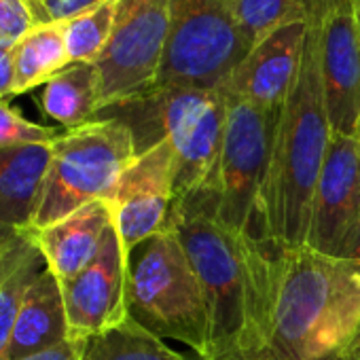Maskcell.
Instances as JSON below:
<instances>
[{
    "label": "cell",
    "instance_id": "obj_24",
    "mask_svg": "<svg viewBox=\"0 0 360 360\" xmlns=\"http://www.w3.org/2000/svg\"><path fill=\"white\" fill-rule=\"evenodd\" d=\"M62 131L64 129L28 121L5 100H0V148L18 144H47L53 142Z\"/></svg>",
    "mask_w": 360,
    "mask_h": 360
},
{
    "label": "cell",
    "instance_id": "obj_18",
    "mask_svg": "<svg viewBox=\"0 0 360 360\" xmlns=\"http://www.w3.org/2000/svg\"><path fill=\"white\" fill-rule=\"evenodd\" d=\"M45 267L37 229L9 236L0 248V360H7L24 295Z\"/></svg>",
    "mask_w": 360,
    "mask_h": 360
},
{
    "label": "cell",
    "instance_id": "obj_33",
    "mask_svg": "<svg viewBox=\"0 0 360 360\" xmlns=\"http://www.w3.org/2000/svg\"><path fill=\"white\" fill-rule=\"evenodd\" d=\"M13 236V233H11ZM9 236H5V233H0V248H3V244H5V240H7Z\"/></svg>",
    "mask_w": 360,
    "mask_h": 360
},
{
    "label": "cell",
    "instance_id": "obj_31",
    "mask_svg": "<svg viewBox=\"0 0 360 360\" xmlns=\"http://www.w3.org/2000/svg\"><path fill=\"white\" fill-rule=\"evenodd\" d=\"M352 7H354V18H356L358 30H360V0H352Z\"/></svg>",
    "mask_w": 360,
    "mask_h": 360
},
{
    "label": "cell",
    "instance_id": "obj_10",
    "mask_svg": "<svg viewBox=\"0 0 360 360\" xmlns=\"http://www.w3.org/2000/svg\"><path fill=\"white\" fill-rule=\"evenodd\" d=\"M106 202L127 255L146 238L167 229L176 204V155L172 144L163 140L140 153L121 174Z\"/></svg>",
    "mask_w": 360,
    "mask_h": 360
},
{
    "label": "cell",
    "instance_id": "obj_35",
    "mask_svg": "<svg viewBox=\"0 0 360 360\" xmlns=\"http://www.w3.org/2000/svg\"><path fill=\"white\" fill-rule=\"evenodd\" d=\"M358 280H360V271H358Z\"/></svg>",
    "mask_w": 360,
    "mask_h": 360
},
{
    "label": "cell",
    "instance_id": "obj_15",
    "mask_svg": "<svg viewBox=\"0 0 360 360\" xmlns=\"http://www.w3.org/2000/svg\"><path fill=\"white\" fill-rule=\"evenodd\" d=\"M51 144L0 148V233L34 229L53 155Z\"/></svg>",
    "mask_w": 360,
    "mask_h": 360
},
{
    "label": "cell",
    "instance_id": "obj_28",
    "mask_svg": "<svg viewBox=\"0 0 360 360\" xmlns=\"http://www.w3.org/2000/svg\"><path fill=\"white\" fill-rule=\"evenodd\" d=\"M337 259L360 265V210H358V217L352 223V227H349V231H347V236H345V240H343V244L339 248Z\"/></svg>",
    "mask_w": 360,
    "mask_h": 360
},
{
    "label": "cell",
    "instance_id": "obj_25",
    "mask_svg": "<svg viewBox=\"0 0 360 360\" xmlns=\"http://www.w3.org/2000/svg\"><path fill=\"white\" fill-rule=\"evenodd\" d=\"M34 26L26 0H0V47L13 49Z\"/></svg>",
    "mask_w": 360,
    "mask_h": 360
},
{
    "label": "cell",
    "instance_id": "obj_21",
    "mask_svg": "<svg viewBox=\"0 0 360 360\" xmlns=\"http://www.w3.org/2000/svg\"><path fill=\"white\" fill-rule=\"evenodd\" d=\"M81 360H189L167 347L161 337L127 316L112 328L91 337Z\"/></svg>",
    "mask_w": 360,
    "mask_h": 360
},
{
    "label": "cell",
    "instance_id": "obj_26",
    "mask_svg": "<svg viewBox=\"0 0 360 360\" xmlns=\"http://www.w3.org/2000/svg\"><path fill=\"white\" fill-rule=\"evenodd\" d=\"M98 3H104V0H26L34 24L64 22Z\"/></svg>",
    "mask_w": 360,
    "mask_h": 360
},
{
    "label": "cell",
    "instance_id": "obj_5",
    "mask_svg": "<svg viewBox=\"0 0 360 360\" xmlns=\"http://www.w3.org/2000/svg\"><path fill=\"white\" fill-rule=\"evenodd\" d=\"M127 309L157 337L187 343L200 360L208 356L210 316L202 282L174 227L127 255Z\"/></svg>",
    "mask_w": 360,
    "mask_h": 360
},
{
    "label": "cell",
    "instance_id": "obj_23",
    "mask_svg": "<svg viewBox=\"0 0 360 360\" xmlns=\"http://www.w3.org/2000/svg\"><path fill=\"white\" fill-rule=\"evenodd\" d=\"M231 3L250 45L280 26L307 22L318 7V0H231Z\"/></svg>",
    "mask_w": 360,
    "mask_h": 360
},
{
    "label": "cell",
    "instance_id": "obj_22",
    "mask_svg": "<svg viewBox=\"0 0 360 360\" xmlns=\"http://www.w3.org/2000/svg\"><path fill=\"white\" fill-rule=\"evenodd\" d=\"M121 0H104L68 20H64V37L70 56V64L77 62H96L104 51L117 15Z\"/></svg>",
    "mask_w": 360,
    "mask_h": 360
},
{
    "label": "cell",
    "instance_id": "obj_3",
    "mask_svg": "<svg viewBox=\"0 0 360 360\" xmlns=\"http://www.w3.org/2000/svg\"><path fill=\"white\" fill-rule=\"evenodd\" d=\"M360 265L288 248L280 255L269 356L343 360L360 341Z\"/></svg>",
    "mask_w": 360,
    "mask_h": 360
},
{
    "label": "cell",
    "instance_id": "obj_8",
    "mask_svg": "<svg viewBox=\"0 0 360 360\" xmlns=\"http://www.w3.org/2000/svg\"><path fill=\"white\" fill-rule=\"evenodd\" d=\"M169 28L155 87L221 89L250 51L231 0H167Z\"/></svg>",
    "mask_w": 360,
    "mask_h": 360
},
{
    "label": "cell",
    "instance_id": "obj_11",
    "mask_svg": "<svg viewBox=\"0 0 360 360\" xmlns=\"http://www.w3.org/2000/svg\"><path fill=\"white\" fill-rule=\"evenodd\" d=\"M64 292L68 341L85 343L129 316L127 309V250L115 225L108 229L98 257L68 282Z\"/></svg>",
    "mask_w": 360,
    "mask_h": 360
},
{
    "label": "cell",
    "instance_id": "obj_30",
    "mask_svg": "<svg viewBox=\"0 0 360 360\" xmlns=\"http://www.w3.org/2000/svg\"><path fill=\"white\" fill-rule=\"evenodd\" d=\"M343 360H360V341L345 354V358Z\"/></svg>",
    "mask_w": 360,
    "mask_h": 360
},
{
    "label": "cell",
    "instance_id": "obj_20",
    "mask_svg": "<svg viewBox=\"0 0 360 360\" xmlns=\"http://www.w3.org/2000/svg\"><path fill=\"white\" fill-rule=\"evenodd\" d=\"M13 96L45 85L66 66L70 56L64 37V22L37 24L13 49Z\"/></svg>",
    "mask_w": 360,
    "mask_h": 360
},
{
    "label": "cell",
    "instance_id": "obj_27",
    "mask_svg": "<svg viewBox=\"0 0 360 360\" xmlns=\"http://www.w3.org/2000/svg\"><path fill=\"white\" fill-rule=\"evenodd\" d=\"M83 356V345L75 343V341H64L51 349H45V352H39L34 356H26V358H20V360H81Z\"/></svg>",
    "mask_w": 360,
    "mask_h": 360
},
{
    "label": "cell",
    "instance_id": "obj_16",
    "mask_svg": "<svg viewBox=\"0 0 360 360\" xmlns=\"http://www.w3.org/2000/svg\"><path fill=\"white\" fill-rule=\"evenodd\" d=\"M110 227L112 212L108 202L96 200L70 217L39 229L37 238L47 269H51L60 282H68L98 257Z\"/></svg>",
    "mask_w": 360,
    "mask_h": 360
},
{
    "label": "cell",
    "instance_id": "obj_2",
    "mask_svg": "<svg viewBox=\"0 0 360 360\" xmlns=\"http://www.w3.org/2000/svg\"><path fill=\"white\" fill-rule=\"evenodd\" d=\"M333 129L320 72V0L307 20L299 75L280 108L265 189V221L280 250L303 248L309 208Z\"/></svg>",
    "mask_w": 360,
    "mask_h": 360
},
{
    "label": "cell",
    "instance_id": "obj_12",
    "mask_svg": "<svg viewBox=\"0 0 360 360\" xmlns=\"http://www.w3.org/2000/svg\"><path fill=\"white\" fill-rule=\"evenodd\" d=\"M320 72L333 134L354 136L360 119V30L352 0H320Z\"/></svg>",
    "mask_w": 360,
    "mask_h": 360
},
{
    "label": "cell",
    "instance_id": "obj_9",
    "mask_svg": "<svg viewBox=\"0 0 360 360\" xmlns=\"http://www.w3.org/2000/svg\"><path fill=\"white\" fill-rule=\"evenodd\" d=\"M167 28V0H121L112 34L94 62L100 110L155 87L165 53Z\"/></svg>",
    "mask_w": 360,
    "mask_h": 360
},
{
    "label": "cell",
    "instance_id": "obj_6",
    "mask_svg": "<svg viewBox=\"0 0 360 360\" xmlns=\"http://www.w3.org/2000/svg\"><path fill=\"white\" fill-rule=\"evenodd\" d=\"M53 155L34 229H45L96 200H108L121 174L138 157L134 136L117 119H96L64 129Z\"/></svg>",
    "mask_w": 360,
    "mask_h": 360
},
{
    "label": "cell",
    "instance_id": "obj_34",
    "mask_svg": "<svg viewBox=\"0 0 360 360\" xmlns=\"http://www.w3.org/2000/svg\"><path fill=\"white\" fill-rule=\"evenodd\" d=\"M198 360H200V358H198ZM263 360H274V358H263Z\"/></svg>",
    "mask_w": 360,
    "mask_h": 360
},
{
    "label": "cell",
    "instance_id": "obj_17",
    "mask_svg": "<svg viewBox=\"0 0 360 360\" xmlns=\"http://www.w3.org/2000/svg\"><path fill=\"white\" fill-rule=\"evenodd\" d=\"M68 339V318L62 284L51 269H43L24 295L7 360H20L51 349Z\"/></svg>",
    "mask_w": 360,
    "mask_h": 360
},
{
    "label": "cell",
    "instance_id": "obj_29",
    "mask_svg": "<svg viewBox=\"0 0 360 360\" xmlns=\"http://www.w3.org/2000/svg\"><path fill=\"white\" fill-rule=\"evenodd\" d=\"M13 96V51L0 47V100Z\"/></svg>",
    "mask_w": 360,
    "mask_h": 360
},
{
    "label": "cell",
    "instance_id": "obj_7",
    "mask_svg": "<svg viewBox=\"0 0 360 360\" xmlns=\"http://www.w3.org/2000/svg\"><path fill=\"white\" fill-rule=\"evenodd\" d=\"M227 117L217 172V208L221 225L271 244L265 221V189L280 110L227 96Z\"/></svg>",
    "mask_w": 360,
    "mask_h": 360
},
{
    "label": "cell",
    "instance_id": "obj_32",
    "mask_svg": "<svg viewBox=\"0 0 360 360\" xmlns=\"http://www.w3.org/2000/svg\"><path fill=\"white\" fill-rule=\"evenodd\" d=\"M354 138H356V146H358V159H360V119H358V125H356V134H354Z\"/></svg>",
    "mask_w": 360,
    "mask_h": 360
},
{
    "label": "cell",
    "instance_id": "obj_14",
    "mask_svg": "<svg viewBox=\"0 0 360 360\" xmlns=\"http://www.w3.org/2000/svg\"><path fill=\"white\" fill-rule=\"evenodd\" d=\"M307 22H292L259 39L221 91L263 108L280 110L301 66Z\"/></svg>",
    "mask_w": 360,
    "mask_h": 360
},
{
    "label": "cell",
    "instance_id": "obj_1",
    "mask_svg": "<svg viewBox=\"0 0 360 360\" xmlns=\"http://www.w3.org/2000/svg\"><path fill=\"white\" fill-rule=\"evenodd\" d=\"M214 198L174 204L176 229L202 282L210 341L206 360H263L269 356L282 250L221 225Z\"/></svg>",
    "mask_w": 360,
    "mask_h": 360
},
{
    "label": "cell",
    "instance_id": "obj_13",
    "mask_svg": "<svg viewBox=\"0 0 360 360\" xmlns=\"http://www.w3.org/2000/svg\"><path fill=\"white\" fill-rule=\"evenodd\" d=\"M360 210V159L354 136L333 134L311 198L305 248L337 259Z\"/></svg>",
    "mask_w": 360,
    "mask_h": 360
},
{
    "label": "cell",
    "instance_id": "obj_4",
    "mask_svg": "<svg viewBox=\"0 0 360 360\" xmlns=\"http://www.w3.org/2000/svg\"><path fill=\"white\" fill-rule=\"evenodd\" d=\"M227 98L221 89L153 87L108 106L96 119H117L134 136L136 153L167 140L176 155V204L193 195L217 202V172L223 146Z\"/></svg>",
    "mask_w": 360,
    "mask_h": 360
},
{
    "label": "cell",
    "instance_id": "obj_19",
    "mask_svg": "<svg viewBox=\"0 0 360 360\" xmlns=\"http://www.w3.org/2000/svg\"><path fill=\"white\" fill-rule=\"evenodd\" d=\"M41 106L64 129L96 121L100 112L98 70L91 62H77L43 85Z\"/></svg>",
    "mask_w": 360,
    "mask_h": 360
}]
</instances>
